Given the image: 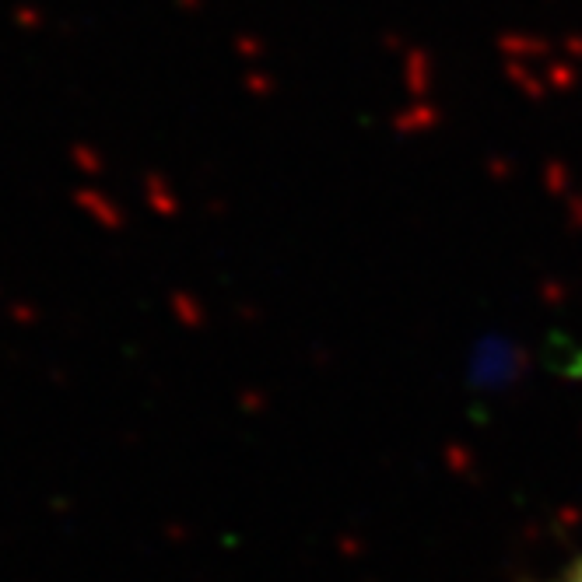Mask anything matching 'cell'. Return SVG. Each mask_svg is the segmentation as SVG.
Here are the masks:
<instances>
[{"instance_id": "cell-1", "label": "cell", "mask_w": 582, "mask_h": 582, "mask_svg": "<svg viewBox=\"0 0 582 582\" xmlns=\"http://www.w3.org/2000/svg\"><path fill=\"white\" fill-rule=\"evenodd\" d=\"M551 582H582V555L576 561H568V565H565Z\"/></svg>"}]
</instances>
